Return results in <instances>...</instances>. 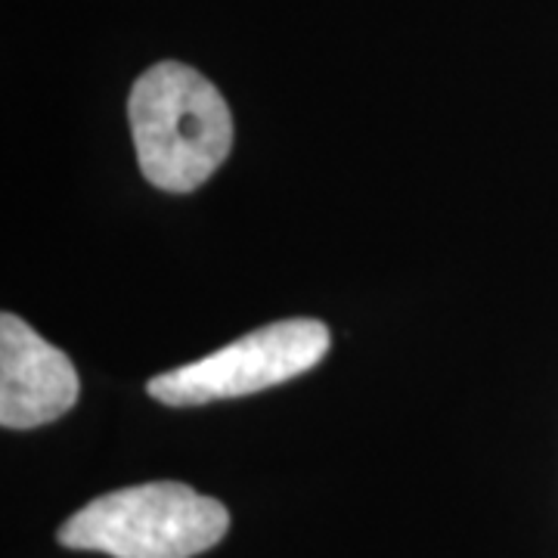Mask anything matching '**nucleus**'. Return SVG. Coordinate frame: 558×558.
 I'll return each instance as SVG.
<instances>
[{
  "mask_svg": "<svg viewBox=\"0 0 558 558\" xmlns=\"http://www.w3.org/2000/svg\"><path fill=\"white\" fill-rule=\"evenodd\" d=\"M128 119L143 178L168 193H193L233 146L230 106L183 62L161 60L134 81Z\"/></svg>",
  "mask_w": 558,
  "mask_h": 558,
  "instance_id": "obj_1",
  "label": "nucleus"
},
{
  "mask_svg": "<svg viewBox=\"0 0 558 558\" xmlns=\"http://www.w3.org/2000/svg\"><path fill=\"white\" fill-rule=\"evenodd\" d=\"M227 527L223 502L180 481H153L87 502L62 524L60 543L112 558H193L218 546Z\"/></svg>",
  "mask_w": 558,
  "mask_h": 558,
  "instance_id": "obj_2",
  "label": "nucleus"
},
{
  "mask_svg": "<svg viewBox=\"0 0 558 558\" xmlns=\"http://www.w3.org/2000/svg\"><path fill=\"white\" fill-rule=\"evenodd\" d=\"M332 344L319 319H279L208 357L149 379L146 391L165 407H199L245 398L314 369Z\"/></svg>",
  "mask_w": 558,
  "mask_h": 558,
  "instance_id": "obj_3",
  "label": "nucleus"
},
{
  "mask_svg": "<svg viewBox=\"0 0 558 558\" xmlns=\"http://www.w3.org/2000/svg\"><path fill=\"white\" fill-rule=\"evenodd\" d=\"M72 360L44 341L16 314L0 317V422L3 428H38L65 416L78 400Z\"/></svg>",
  "mask_w": 558,
  "mask_h": 558,
  "instance_id": "obj_4",
  "label": "nucleus"
}]
</instances>
